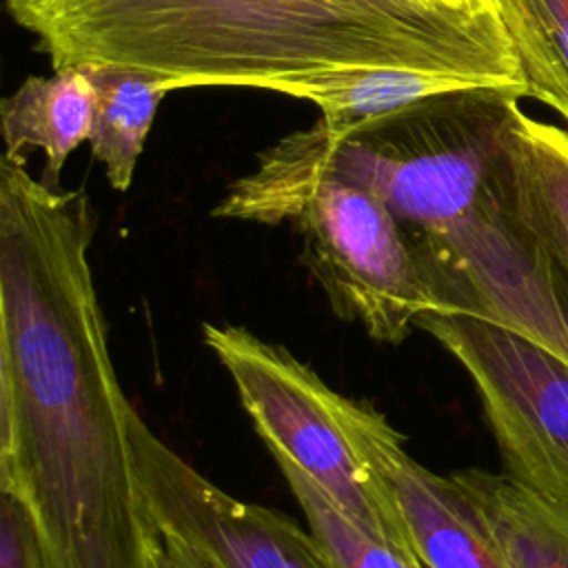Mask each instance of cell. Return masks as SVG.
<instances>
[{"mask_svg":"<svg viewBox=\"0 0 568 568\" xmlns=\"http://www.w3.org/2000/svg\"><path fill=\"white\" fill-rule=\"evenodd\" d=\"M326 402L375 499L402 530L419 568H510L499 544L448 477L422 466L404 435L368 402L331 386Z\"/></svg>","mask_w":568,"mask_h":568,"instance_id":"52a82bcc","label":"cell"},{"mask_svg":"<svg viewBox=\"0 0 568 568\" xmlns=\"http://www.w3.org/2000/svg\"><path fill=\"white\" fill-rule=\"evenodd\" d=\"M519 102L508 100L501 135L510 197L568 291V129L530 115Z\"/></svg>","mask_w":568,"mask_h":568,"instance_id":"ba28073f","label":"cell"},{"mask_svg":"<svg viewBox=\"0 0 568 568\" xmlns=\"http://www.w3.org/2000/svg\"><path fill=\"white\" fill-rule=\"evenodd\" d=\"M417 328L473 379L506 473L568 510V362L468 313H424Z\"/></svg>","mask_w":568,"mask_h":568,"instance_id":"5b68a950","label":"cell"},{"mask_svg":"<svg viewBox=\"0 0 568 568\" xmlns=\"http://www.w3.org/2000/svg\"><path fill=\"white\" fill-rule=\"evenodd\" d=\"M211 213L271 226L288 222L333 313L357 322L375 342L397 346L424 313L437 311L388 206L368 189L297 169L275 146L257 155L255 171L237 178Z\"/></svg>","mask_w":568,"mask_h":568,"instance_id":"3957f363","label":"cell"},{"mask_svg":"<svg viewBox=\"0 0 568 568\" xmlns=\"http://www.w3.org/2000/svg\"><path fill=\"white\" fill-rule=\"evenodd\" d=\"M87 67L95 87V115L87 142L93 158L104 166L109 184L115 191H126L133 182L160 100L169 91L180 89V84L173 78L120 67Z\"/></svg>","mask_w":568,"mask_h":568,"instance_id":"7c38bea8","label":"cell"},{"mask_svg":"<svg viewBox=\"0 0 568 568\" xmlns=\"http://www.w3.org/2000/svg\"><path fill=\"white\" fill-rule=\"evenodd\" d=\"M273 91L315 102L328 131L346 138L430 95L495 89L477 80L448 73L404 67H368L333 71L295 82H280L273 87Z\"/></svg>","mask_w":568,"mask_h":568,"instance_id":"30bf717a","label":"cell"},{"mask_svg":"<svg viewBox=\"0 0 568 568\" xmlns=\"http://www.w3.org/2000/svg\"><path fill=\"white\" fill-rule=\"evenodd\" d=\"M160 568H211L204 561H200L193 552H189L182 544L162 537V557Z\"/></svg>","mask_w":568,"mask_h":568,"instance_id":"2e32d148","label":"cell"},{"mask_svg":"<svg viewBox=\"0 0 568 568\" xmlns=\"http://www.w3.org/2000/svg\"><path fill=\"white\" fill-rule=\"evenodd\" d=\"M459 2H466V4H473V7H477V9H486V11H495V9H488V7H481V4H477V2H473V0H459Z\"/></svg>","mask_w":568,"mask_h":568,"instance_id":"ac0fdd59","label":"cell"},{"mask_svg":"<svg viewBox=\"0 0 568 568\" xmlns=\"http://www.w3.org/2000/svg\"><path fill=\"white\" fill-rule=\"evenodd\" d=\"M82 189L0 160V493L31 515L44 568H160L113 368Z\"/></svg>","mask_w":568,"mask_h":568,"instance_id":"6da1fadb","label":"cell"},{"mask_svg":"<svg viewBox=\"0 0 568 568\" xmlns=\"http://www.w3.org/2000/svg\"><path fill=\"white\" fill-rule=\"evenodd\" d=\"M517 53L526 98L568 122V0H495Z\"/></svg>","mask_w":568,"mask_h":568,"instance_id":"4fadbf2b","label":"cell"},{"mask_svg":"<svg viewBox=\"0 0 568 568\" xmlns=\"http://www.w3.org/2000/svg\"><path fill=\"white\" fill-rule=\"evenodd\" d=\"M450 479L468 497L510 568H568V510L508 473L466 468Z\"/></svg>","mask_w":568,"mask_h":568,"instance_id":"8fae6325","label":"cell"},{"mask_svg":"<svg viewBox=\"0 0 568 568\" xmlns=\"http://www.w3.org/2000/svg\"><path fill=\"white\" fill-rule=\"evenodd\" d=\"M286 479L293 497L297 499L308 530L328 555L335 568H419L397 548L362 532L353 526L324 495V490L291 459L273 457Z\"/></svg>","mask_w":568,"mask_h":568,"instance_id":"5bb4252c","label":"cell"},{"mask_svg":"<svg viewBox=\"0 0 568 568\" xmlns=\"http://www.w3.org/2000/svg\"><path fill=\"white\" fill-rule=\"evenodd\" d=\"M53 71L131 69L193 87H251L404 67L526 98L499 11L459 0H4Z\"/></svg>","mask_w":568,"mask_h":568,"instance_id":"7a4b0ae2","label":"cell"},{"mask_svg":"<svg viewBox=\"0 0 568 568\" xmlns=\"http://www.w3.org/2000/svg\"><path fill=\"white\" fill-rule=\"evenodd\" d=\"M95 115V87L87 67L53 75H29L0 102L4 158L24 162L27 151L44 153V182L58 186L67 158L89 140Z\"/></svg>","mask_w":568,"mask_h":568,"instance_id":"9c48e42d","label":"cell"},{"mask_svg":"<svg viewBox=\"0 0 568 568\" xmlns=\"http://www.w3.org/2000/svg\"><path fill=\"white\" fill-rule=\"evenodd\" d=\"M0 568H44L31 515L9 493H0Z\"/></svg>","mask_w":568,"mask_h":568,"instance_id":"9a60e30c","label":"cell"},{"mask_svg":"<svg viewBox=\"0 0 568 568\" xmlns=\"http://www.w3.org/2000/svg\"><path fill=\"white\" fill-rule=\"evenodd\" d=\"M129 439L144 504L162 537L211 568H335L311 530L242 501L169 448L131 406Z\"/></svg>","mask_w":568,"mask_h":568,"instance_id":"8992f818","label":"cell"},{"mask_svg":"<svg viewBox=\"0 0 568 568\" xmlns=\"http://www.w3.org/2000/svg\"><path fill=\"white\" fill-rule=\"evenodd\" d=\"M202 337L231 375L271 455L291 459L353 526L410 559L402 530L375 499L326 402L328 384L288 348L244 326L206 322Z\"/></svg>","mask_w":568,"mask_h":568,"instance_id":"277c9868","label":"cell"},{"mask_svg":"<svg viewBox=\"0 0 568 568\" xmlns=\"http://www.w3.org/2000/svg\"><path fill=\"white\" fill-rule=\"evenodd\" d=\"M473 2H477V4H481V7H488V9H497V7H495V0H473Z\"/></svg>","mask_w":568,"mask_h":568,"instance_id":"e0dca14e","label":"cell"}]
</instances>
